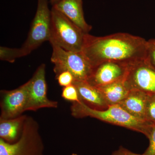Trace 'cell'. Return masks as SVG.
Masks as SVG:
<instances>
[{
    "instance_id": "1",
    "label": "cell",
    "mask_w": 155,
    "mask_h": 155,
    "mask_svg": "<svg viewBox=\"0 0 155 155\" xmlns=\"http://www.w3.org/2000/svg\"><path fill=\"white\" fill-rule=\"evenodd\" d=\"M147 41L130 34L103 37L85 34L81 52L94 68L104 62L129 64L147 58Z\"/></svg>"
},
{
    "instance_id": "2",
    "label": "cell",
    "mask_w": 155,
    "mask_h": 155,
    "mask_svg": "<svg viewBox=\"0 0 155 155\" xmlns=\"http://www.w3.org/2000/svg\"><path fill=\"white\" fill-rule=\"evenodd\" d=\"M71 115L76 118L90 117L143 134L146 136L151 123L135 118L119 105L110 106L105 110L89 107L82 101L73 103L70 108Z\"/></svg>"
},
{
    "instance_id": "3",
    "label": "cell",
    "mask_w": 155,
    "mask_h": 155,
    "mask_svg": "<svg viewBox=\"0 0 155 155\" xmlns=\"http://www.w3.org/2000/svg\"><path fill=\"white\" fill-rule=\"evenodd\" d=\"M85 33L54 7L51 9L50 39L54 44L70 51H81Z\"/></svg>"
},
{
    "instance_id": "4",
    "label": "cell",
    "mask_w": 155,
    "mask_h": 155,
    "mask_svg": "<svg viewBox=\"0 0 155 155\" xmlns=\"http://www.w3.org/2000/svg\"><path fill=\"white\" fill-rule=\"evenodd\" d=\"M39 130L36 120L27 116L17 141L9 143L0 138V155H44V144Z\"/></svg>"
},
{
    "instance_id": "5",
    "label": "cell",
    "mask_w": 155,
    "mask_h": 155,
    "mask_svg": "<svg viewBox=\"0 0 155 155\" xmlns=\"http://www.w3.org/2000/svg\"><path fill=\"white\" fill-rule=\"evenodd\" d=\"M51 45L53 52L51 61L54 65L56 76L64 71H69L73 75L74 81H87L94 68L82 52L66 51L54 44Z\"/></svg>"
},
{
    "instance_id": "6",
    "label": "cell",
    "mask_w": 155,
    "mask_h": 155,
    "mask_svg": "<svg viewBox=\"0 0 155 155\" xmlns=\"http://www.w3.org/2000/svg\"><path fill=\"white\" fill-rule=\"evenodd\" d=\"M51 10L48 0H38L37 8L28 37L19 48L22 57L28 55L45 41L50 39Z\"/></svg>"
},
{
    "instance_id": "7",
    "label": "cell",
    "mask_w": 155,
    "mask_h": 155,
    "mask_svg": "<svg viewBox=\"0 0 155 155\" xmlns=\"http://www.w3.org/2000/svg\"><path fill=\"white\" fill-rule=\"evenodd\" d=\"M124 83L129 91L155 94V68L146 59L128 64Z\"/></svg>"
},
{
    "instance_id": "8",
    "label": "cell",
    "mask_w": 155,
    "mask_h": 155,
    "mask_svg": "<svg viewBox=\"0 0 155 155\" xmlns=\"http://www.w3.org/2000/svg\"><path fill=\"white\" fill-rule=\"evenodd\" d=\"M46 66H39L32 78L27 81L28 100L26 111H37L44 108H57L58 103L47 96V84L45 78Z\"/></svg>"
},
{
    "instance_id": "9",
    "label": "cell",
    "mask_w": 155,
    "mask_h": 155,
    "mask_svg": "<svg viewBox=\"0 0 155 155\" xmlns=\"http://www.w3.org/2000/svg\"><path fill=\"white\" fill-rule=\"evenodd\" d=\"M0 94L1 120L17 118L26 111L28 100L27 82L15 89L1 90Z\"/></svg>"
},
{
    "instance_id": "10",
    "label": "cell",
    "mask_w": 155,
    "mask_h": 155,
    "mask_svg": "<svg viewBox=\"0 0 155 155\" xmlns=\"http://www.w3.org/2000/svg\"><path fill=\"white\" fill-rule=\"evenodd\" d=\"M128 64L119 62H104L95 67L90 77L86 81L92 86L98 87L124 80Z\"/></svg>"
},
{
    "instance_id": "11",
    "label": "cell",
    "mask_w": 155,
    "mask_h": 155,
    "mask_svg": "<svg viewBox=\"0 0 155 155\" xmlns=\"http://www.w3.org/2000/svg\"><path fill=\"white\" fill-rule=\"evenodd\" d=\"M61 12L85 34L92 29L91 25L85 21L82 6V0H61L52 6Z\"/></svg>"
},
{
    "instance_id": "12",
    "label": "cell",
    "mask_w": 155,
    "mask_h": 155,
    "mask_svg": "<svg viewBox=\"0 0 155 155\" xmlns=\"http://www.w3.org/2000/svg\"><path fill=\"white\" fill-rule=\"evenodd\" d=\"M73 84L77 89L81 101L89 107L95 110H105L109 107L97 87L91 85L86 81H74Z\"/></svg>"
},
{
    "instance_id": "13",
    "label": "cell",
    "mask_w": 155,
    "mask_h": 155,
    "mask_svg": "<svg viewBox=\"0 0 155 155\" xmlns=\"http://www.w3.org/2000/svg\"><path fill=\"white\" fill-rule=\"evenodd\" d=\"M148 95L140 91L130 90L119 105L135 118L147 122L146 109Z\"/></svg>"
},
{
    "instance_id": "14",
    "label": "cell",
    "mask_w": 155,
    "mask_h": 155,
    "mask_svg": "<svg viewBox=\"0 0 155 155\" xmlns=\"http://www.w3.org/2000/svg\"><path fill=\"white\" fill-rule=\"evenodd\" d=\"M27 116L5 120L0 119V138L9 143L17 141L22 134Z\"/></svg>"
},
{
    "instance_id": "15",
    "label": "cell",
    "mask_w": 155,
    "mask_h": 155,
    "mask_svg": "<svg viewBox=\"0 0 155 155\" xmlns=\"http://www.w3.org/2000/svg\"><path fill=\"white\" fill-rule=\"evenodd\" d=\"M97 88L101 92L108 106L119 104L130 91L125 85L124 80Z\"/></svg>"
},
{
    "instance_id": "16",
    "label": "cell",
    "mask_w": 155,
    "mask_h": 155,
    "mask_svg": "<svg viewBox=\"0 0 155 155\" xmlns=\"http://www.w3.org/2000/svg\"><path fill=\"white\" fill-rule=\"evenodd\" d=\"M22 57L20 49L5 47L0 48V59L9 63H14L17 58Z\"/></svg>"
},
{
    "instance_id": "17",
    "label": "cell",
    "mask_w": 155,
    "mask_h": 155,
    "mask_svg": "<svg viewBox=\"0 0 155 155\" xmlns=\"http://www.w3.org/2000/svg\"><path fill=\"white\" fill-rule=\"evenodd\" d=\"M146 118L147 122L155 124V94H148V95Z\"/></svg>"
},
{
    "instance_id": "18",
    "label": "cell",
    "mask_w": 155,
    "mask_h": 155,
    "mask_svg": "<svg viewBox=\"0 0 155 155\" xmlns=\"http://www.w3.org/2000/svg\"><path fill=\"white\" fill-rule=\"evenodd\" d=\"M61 96L66 101L72 103L80 101L77 89L73 84L63 87Z\"/></svg>"
},
{
    "instance_id": "19",
    "label": "cell",
    "mask_w": 155,
    "mask_h": 155,
    "mask_svg": "<svg viewBox=\"0 0 155 155\" xmlns=\"http://www.w3.org/2000/svg\"><path fill=\"white\" fill-rule=\"evenodd\" d=\"M146 137L149 140L150 144L143 155H155V124H150Z\"/></svg>"
},
{
    "instance_id": "20",
    "label": "cell",
    "mask_w": 155,
    "mask_h": 155,
    "mask_svg": "<svg viewBox=\"0 0 155 155\" xmlns=\"http://www.w3.org/2000/svg\"><path fill=\"white\" fill-rule=\"evenodd\" d=\"M58 84L63 87L73 84L74 78L72 73L69 71H64L56 76Z\"/></svg>"
},
{
    "instance_id": "21",
    "label": "cell",
    "mask_w": 155,
    "mask_h": 155,
    "mask_svg": "<svg viewBox=\"0 0 155 155\" xmlns=\"http://www.w3.org/2000/svg\"><path fill=\"white\" fill-rule=\"evenodd\" d=\"M146 58L155 68V39L147 41Z\"/></svg>"
},
{
    "instance_id": "22",
    "label": "cell",
    "mask_w": 155,
    "mask_h": 155,
    "mask_svg": "<svg viewBox=\"0 0 155 155\" xmlns=\"http://www.w3.org/2000/svg\"><path fill=\"white\" fill-rule=\"evenodd\" d=\"M112 155H143L138 154L130 151L124 147L120 146L118 150L112 153Z\"/></svg>"
},
{
    "instance_id": "23",
    "label": "cell",
    "mask_w": 155,
    "mask_h": 155,
    "mask_svg": "<svg viewBox=\"0 0 155 155\" xmlns=\"http://www.w3.org/2000/svg\"><path fill=\"white\" fill-rule=\"evenodd\" d=\"M52 6L55 5L56 4H58L61 0H49Z\"/></svg>"
},
{
    "instance_id": "24",
    "label": "cell",
    "mask_w": 155,
    "mask_h": 155,
    "mask_svg": "<svg viewBox=\"0 0 155 155\" xmlns=\"http://www.w3.org/2000/svg\"><path fill=\"white\" fill-rule=\"evenodd\" d=\"M78 155L77 154H76L74 153H73L71 154V155Z\"/></svg>"
}]
</instances>
